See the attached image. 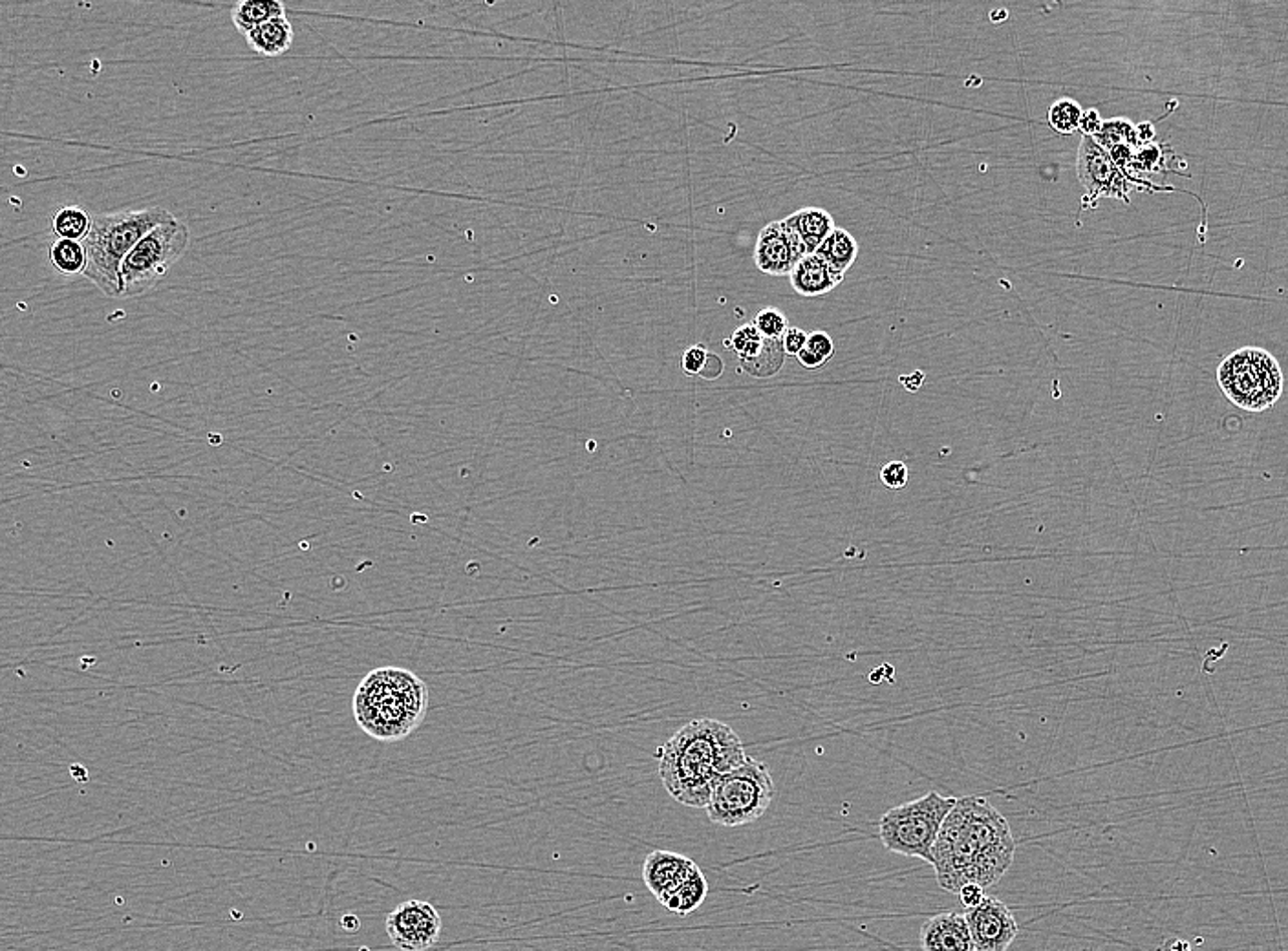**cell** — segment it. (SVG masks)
I'll use <instances>...</instances> for the list:
<instances>
[{"instance_id": "obj_20", "label": "cell", "mask_w": 1288, "mask_h": 951, "mask_svg": "<svg viewBox=\"0 0 1288 951\" xmlns=\"http://www.w3.org/2000/svg\"><path fill=\"white\" fill-rule=\"evenodd\" d=\"M92 222L93 216L88 215L81 207L64 205L61 209H57L51 218V229L61 240H73L82 244L84 238L90 235Z\"/></svg>"}, {"instance_id": "obj_12", "label": "cell", "mask_w": 1288, "mask_h": 951, "mask_svg": "<svg viewBox=\"0 0 1288 951\" xmlns=\"http://www.w3.org/2000/svg\"><path fill=\"white\" fill-rule=\"evenodd\" d=\"M804 255L806 253L800 246V240L786 224V220L769 224L758 235L755 262L758 269L766 275H791L798 260Z\"/></svg>"}, {"instance_id": "obj_14", "label": "cell", "mask_w": 1288, "mask_h": 951, "mask_svg": "<svg viewBox=\"0 0 1288 951\" xmlns=\"http://www.w3.org/2000/svg\"><path fill=\"white\" fill-rule=\"evenodd\" d=\"M922 951H976L969 922L961 913L942 911L920 928Z\"/></svg>"}, {"instance_id": "obj_40", "label": "cell", "mask_w": 1288, "mask_h": 951, "mask_svg": "<svg viewBox=\"0 0 1288 951\" xmlns=\"http://www.w3.org/2000/svg\"><path fill=\"white\" fill-rule=\"evenodd\" d=\"M361 951H369V950H367V948H363V950H361Z\"/></svg>"}, {"instance_id": "obj_25", "label": "cell", "mask_w": 1288, "mask_h": 951, "mask_svg": "<svg viewBox=\"0 0 1288 951\" xmlns=\"http://www.w3.org/2000/svg\"><path fill=\"white\" fill-rule=\"evenodd\" d=\"M835 355V344L833 338L829 337L826 331H813L809 333L808 342L804 349L798 353V363L808 370L822 369L829 359Z\"/></svg>"}, {"instance_id": "obj_30", "label": "cell", "mask_w": 1288, "mask_h": 951, "mask_svg": "<svg viewBox=\"0 0 1288 951\" xmlns=\"http://www.w3.org/2000/svg\"><path fill=\"white\" fill-rule=\"evenodd\" d=\"M908 478H910L908 465L902 461H890L880 469V481L886 489L891 491L904 489L908 485Z\"/></svg>"}, {"instance_id": "obj_22", "label": "cell", "mask_w": 1288, "mask_h": 951, "mask_svg": "<svg viewBox=\"0 0 1288 951\" xmlns=\"http://www.w3.org/2000/svg\"><path fill=\"white\" fill-rule=\"evenodd\" d=\"M50 262L61 275H79L86 269V251L81 242L57 238L50 247Z\"/></svg>"}, {"instance_id": "obj_3", "label": "cell", "mask_w": 1288, "mask_h": 951, "mask_svg": "<svg viewBox=\"0 0 1288 951\" xmlns=\"http://www.w3.org/2000/svg\"><path fill=\"white\" fill-rule=\"evenodd\" d=\"M429 710V688L414 672L385 666L370 672L354 696V717L370 737L394 743L410 736Z\"/></svg>"}, {"instance_id": "obj_15", "label": "cell", "mask_w": 1288, "mask_h": 951, "mask_svg": "<svg viewBox=\"0 0 1288 951\" xmlns=\"http://www.w3.org/2000/svg\"><path fill=\"white\" fill-rule=\"evenodd\" d=\"M791 284L802 297H820L840 284L839 275L833 273L828 260L820 253H809L798 260L791 271Z\"/></svg>"}, {"instance_id": "obj_11", "label": "cell", "mask_w": 1288, "mask_h": 951, "mask_svg": "<svg viewBox=\"0 0 1288 951\" xmlns=\"http://www.w3.org/2000/svg\"><path fill=\"white\" fill-rule=\"evenodd\" d=\"M1078 178L1091 196H1109L1129 202L1125 176L1116 169L1111 156L1094 138H1082L1078 151Z\"/></svg>"}, {"instance_id": "obj_17", "label": "cell", "mask_w": 1288, "mask_h": 951, "mask_svg": "<svg viewBox=\"0 0 1288 951\" xmlns=\"http://www.w3.org/2000/svg\"><path fill=\"white\" fill-rule=\"evenodd\" d=\"M247 44L251 50L264 57L284 55L295 39V31L287 17H276L264 22L246 33Z\"/></svg>"}, {"instance_id": "obj_21", "label": "cell", "mask_w": 1288, "mask_h": 951, "mask_svg": "<svg viewBox=\"0 0 1288 951\" xmlns=\"http://www.w3.org/2000/svg\"><path fill=\"white\" fill-rule=\"evenodd\" d=\"M706 893H708V884H706L705 875L701 870H697L690 879L686 880L685 886L675 891L674 895L661 906L675 915H688L705 902Z\"/></svg>"}, {"instance_id": "obj_19", "label": "cell", "mask_w": 1288, "mask_h": 951, "mask_svg": "<svg viewBox=\"0 0 1288 951\" xmlns=\"http://www.w3.org/2000/svg\"><path fill=\"white\" fill-rule=\"evenodd\" d=\"M818 253L828 260L829 266L833 269L835 275L844 278L849 267L855 264L859 256V244L853 236L849 235L846 229H835L828 240L818 249Z\"/></svg>"}, {"instance_id": "obj_10", "label": "cell", "mask_w": 1288, "mask_h": 951, "mask_svg": "<svg viewBox=\"0 0 1288 951\" xmlns=\"http://www.w3.org/2000/svg\"><path fill=\"white\" fill-rule=\"evenodd\" d=\"M976 951H1007L1016 941L1020 926L1005 902L987 897L978 908L964 911Z\"/></svg>"}, {"instance_id": "obj_26", "label": "cell", "mask_w": 1288, "mask_h": 951, "mask_svg": "<svg viewBox=\"0 0 1288 951\" xmlns=\"http://www.w3.org/2000/svg\"><path fill=\"white\" fill-rule=\"evenodd\" d=\"M766 340L768 338L758 331L755 324H745V326L737 327L736 331L732 333V337L726 338L725 346L726 348H732V351L736 353V358L739 359V363H746V361L757 358L762 348L766 346Z\"/></svg>"}, {"instance_id": "obj_39", "label": "cell", "mask_w": 1288, "mask_h": 951, "mask_svg": "<svg viewBox=\"0 0 1288 951\" xmlns=\"http://www.w3.org/2000/svg\"><path fill=\"white\" fill-rule=\"evenodd\" d=\"M991 19L992 21H1002V19H1007V11H994L991 15Z\"/></svg>"}, {"instance_id": "obj_9", "label": "cell", "mask_w": 1288, "mask_h": 951, "mask_svg": "<svg viewBox=\"0 0 1288 951\" xmlns=\"http://www.w3.org/2000/svg\"><path fill=\"white\" fill-rule=\"evenodd\" d=\"M440 913L423 901H407L392 910L385 921L390 942L401 951H427L441 935Z\"/></svg>"}, {"instance_id": "obj_5", "label": "cell", "mask_w": 1288, "mask_h": 951, "mask_svg": "<svg viewBox=\"0 0 1288 951\" xmlns=\"http://www.w3.org/2000/svg\"><path fill=\"white\" fill-rule=\"evenodd\" d=\"M957 799L930 790L922 798L890 808L879 821L882 846L900 857L928 862L942 823L955 807Z\"/></svg>"}, {"instance_id": "obj_4", "label": "cell", "mask_w": 1288, "mask_h": 951, "mask_svg": "<svg viewBox=\"0 0 1288 951\" xmlns=\"http://www.w3.org/2000/svg\"><path fill=\"white\" fill-rule=\"evenodd\" d=\"M171 218L174 216L164 207L93 216L90 235L82 242L86 251V269L82 275L92 280L102 295L122 297L125 258L154 227L162 226Z\"/></svg>"}, {"instance_id": "obj_28", "label": "cell", "mask_w": 1288, "mask_h": 951, "mask_svg": "<svg viewBox=\"0 0 1288 951\" xmlns=\"http://www.w3.org/2000/svg\"><path fill=\"white\" fill-rule=\"evenodd\" d=\"M1162 165H1164V149L1160 145H1145L1136 149L1127 176L1138 178L1142 175H1153L1162 169Z\"/></svg>"}, {"instance_id": "obj_37", "label": "cell", "mask_w": 1288, "mask_h": 951, "mask_svg": "<svg viewBox=\"0 0 1288 951\" xmlns=\"http://www.w3.org/2000/svg\"><path fill=\"white\" fill-rule=\"evenodd\" d=\"M922 379H924V374H922V372H915V374H911L910 378H900V383H902L906 389L910 390V392H915V390L920 389Z\"/></svg>"}, {"instance_id": "obj_38", "label": "cell", "mask_w": 1288, "mask_h": 951, "mask_svg": "<svg viewBox=\"0 0 1288 951\" xmlns=\"http://www.w3.org/2000/svg\"><path fill=\"white\" fill-rule=\"evenodd\" d=\"M1160 951H1192V948H1190V944H1188L1187 941H1180V939H1175V941L1167 942V944H1165L1164 950H1160Z\"/></svg>"}, {"instance_id": "obj_2", "label": "cell", "mask_w": 1288, "mask_h": 951, "mask_svg": "<svg viewBox=\"0 0 1288 951\" xmlns=\"http://www.w3.org/2000/svg\"><path fill=\"white\" fill-rule=\"evenodd\" d=\"M746 759L741 739L717 719H694L663 747L659 776L668 794L686 807L706 808L717 781Z\"/></svg>"}, {"instance_id": "obj_36", "label": "cell", "mask_w": 1288, "mask_h": 951, "mask_svg": "<svg viewBox=\"0 0 1288 951\" xmlns=\"http://www.w3.org/2000/svg\"><path fill=\"white\" fill-rule=\"evenodd\" d=\"M1155 125L1149 124V122H1142V124L1136 125V138H1138V144H1140V147L1151 145V142L1155 140Z\"/></svg>"}, {"instance_id": "obj_23", "label": "cell", "mask_w": 1288, "mask_h": 951, "mask_svg": "<svg viewBox=\"0 0 1288 951\" xmlns=\"http://www.w3.org/2000/svg\"><path fill=\"white\" fill-rule=\"evenodd\" d=\"M784 361H786V351L782 346V340L768 338L766 346L762 348L757 358L750 359L746 363H739V367L753 378L766 379L773 378L775 374H778L784 367Z\"/></svg>"}, {"instance_id": "obj_18", "label": "cell", "mask_w": 1288, "mask_h": 951, "mask_svg": "<svg viewBox=\"0 0 1288 951\" xmlns=\"http://www.w3.org/2000/svg\"><path fill=\"white\" fill-rule=\"evenodd\" d=\"M276 17H286V6L276 0H244V2H238L231 11L233 24L244 35L247 31Z\"/></svg>"}, {"instance_id": "obj_7", "label": "cell", "mask_w": 1288, "mask_h": 951, "mask_svg": "<svg viewBox=\"0 0 1288 951\" xmlns=\"http://www.w3.org/2000/svg\"><path fill=\"white\" fill-rule=\"evenodd\" d=\"M1217 383L1228 401L1247 412H1265L1283 394V374L1267 349L1241 348L1217 370Z\"/></svg>"}, {"instance_id": "obj_33", "label": "cell", "mask_w": 1288, "mask_h": 951, "mask_svg": "<svg viewBox=\"0 0 1288 951\" xmlns=\"http://www.w3.org/2000/svg\"><path fill=\"white\" fill-rule=\"evenodd\" d=\"M957 895H959V901H961L962 908H967V910H971V908H978V906L987 899V895H985V888H982L980 884H974V882H971V884H964Z\"/></svg>"}, {"instance_id": "obj_27", "label": "cell", "mask_w": 1288, "mask_h": 951, "mask_svg": "<svg viewBox=\"0 0 1288 951\" xmlns=\"http://www.w3.org/2000/svg\"><path fill=\"white\" fill-rule=\"evenodd\" d=\"M1082 115H1084V110L1080 108L1078 102L1073 101V99H1060L1049 108V117L1047 120H1049V125L1053 127L1056 133L1069 136V134H1074L1080 129Z\"/></svg>"}, {"instance_id": "obj_6", "label": "cell", "mask_w": 1288, "mask_h": 951, "mask_svg": "<svg viewBox=\"0 0 1288 951\" xmlns=\"http://www.w3.org/2000/svg\"><path fill=\"white\" fill-rule=\"evenodd\" d=\"M775 799L769 768L746 756L739 767L726 772L712 790L706 805L708 819L721 827H741L762 818Z\"/></svg>"}, {"instance_id": "obj_32", "label": "cell", "mask_w": 1288, "mask_h": 951, "mask_svg": "<svg viewBox=\"0 0 1288 951\" xmlns=\"http://www.w3.org/2000/svg\"><path fill=\"white\" fill-rule=\"evenodd\" d=\"M808 337L809 335L804 331V329H800V327H789L788 331H786V335L782 337V346H784L786 355H795V358H797L798 353H800V351L804 349V346H806Z\"/></svg>"}, {"instance_id": "obj_34", "label": "cell", "mask_w": 1288, "mask_h": 951, "mask_svg": "<svg viewBox=\"0 0 1288 951\" xmlns=\"http://www.w3.org/2000/svg\"><path fill=\"white\" fill-rule=\"evenodd\" d=\"M1102 125H1104V122H1102V117H1100L1098 110L1091 108V110H1085L1084 115H1082L1080 131H1082L1084 136H1087V138H1094L1096 134L1102 131Z\"/></svg>"}, {"instance_id": "obj_8", "label": "cell", "mask_w": 1288, "mask_h": 951, "mask_svg": "<svg viewBox=\"0 0 1288 951\" xmlns=\"http://www.w3.org/2000/svg\"><path fill=\"white\" fill-rule=\"evenodd\" d=\"M189 227L171 218L140 240L122 266V297H140L153 289L189 246Z\"/></svg>"}, {"instance_id": "obj_29", "label": "cell", "mask_w": 1288, "mask_h": 951, "mask_svg": "<svg viewBox=\"0 0 1288 951\" xmlns=\"http://www.w3.org/2000/svg\"><path fill=\"white\" fill-rule=\"evenodd\" d=\"M753 324L758 331L771 340H782L789 329V320L777 307H766L758 313Z\"/></svg>"}, {"instance_id": "obj_31", "label": "cell", "mask_w": 1288, "mask_h": 951, "mask_svg": "<svg viewBox=\"0 0 1288 951\" xmlns=\"http://www.w3.org/2000/svg\"><path fill=\"white\" fill-rule=\"evenodd\" d=\"M708 353L710 351L703 344H695V346L686 348L683 359H681V369L685 370L688 376H699L705 369Z\"/></svg>"}, {"instance_id": "obj_16", "label": "cell", "mask_w": 1288, "mask_h": 951, "mask_svg": "<svg viewBox=\"0 0 1288 951\" xmlns=\"http://www.w3.org/2000/svg\"><path fill=\"white\" fill-rule=\"evenodd\" d=\"M786 224L797 235L806 255L817 253L822 244L828 240L829 235L837 229L833 224V216L818 207L800 209L795 215L786 218Z\"/></svg>"}, {"instance_id": "obj_1", "label": "cell", "mask_w": 1288, "mask_h": 951, "mask_svg": "<svg viewBox=\"0 0 1288 951\" xmlns=\"http://www.w3.org/2000/svg\"><path fill=\"white\" fill-rule=\"evenodd\" d=\"M1016 840L998 808L982 796L957 799L930 851L942 890L959 893L964 884L992 888L1013 866Z\"/></svg>"}, {"instance_id": "obj_35", "label": "cell", "mask_w": 1288, "mask_h": 951, "mask_svg": "<svg viewBox=\"0 0 1288 951\" xmlns=\"http://www.w3.org/2000/svg\"><path fill=\"white\" fill-rule=\"evenodd\" d=\"M723 374V361L716 353H708L705 369L699 374L703 379H717Z\"/></svg>"}, {"instance_id": "obj_24", "label": "cell", "mask_w": 1288, "mask_h": 951, "mask_svg": "<svg viewBox=\"0 0 1288 951\" xmlns=\"http://www.w3.org/2000/svg\"><path fill=\"white\" fill-rule=\"evenodd\" d=\"M1094 142L1104 147L1105 151H1113L1120 145H1127L1131 149H1140L1138 138H1136V125L1131 124L1124 117H1115L1102 125V131L1094 136Z\"/></svg>"}, {"instance_id": "obj_13", "label": "cell", "mask_w": 1288, "mask_h": 951, "mask_svg": "<svg viewBox=\"0 0 1288 951\" xmlns=\"http://www.w3.org/2000/svg\"><path fill=\"white\" fill-rule=\"evenodd\" d=\"M699 870L694 860L672 851H654L644 860L643 879L657 901H668Z\"/></svg>"}]
</instances>
